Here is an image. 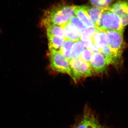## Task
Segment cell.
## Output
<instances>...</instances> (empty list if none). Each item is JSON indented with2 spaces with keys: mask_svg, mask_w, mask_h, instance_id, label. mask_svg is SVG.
I'll return each instance as SVG.
<instances>
[{
  "mask_svg": "<svg viewBox=\"0 0 128 128\" xmlns=\"http://www.w3.org/2000/svg\"><path fill=\"white\" fill-rule=\"evenodd\" d=\"M70 64L73 76V80L76 82L80 79L95 75L89 63L84 61L80 57L70 61Z\"/></svg>",
  "mask_w": 128,
  "mask_h": 128,
  "instance_id": "obj_4",
  "label": "cell"
},
{
  "mask_svg": "<svg viewBox=\"0 0 128 128\" xmlns=\"http://www.w3.org/2000/svg\"><path fill=\"white\" fill-rule=\"evenodd\" d=\"M74 42L66 39L60 48V52L67 60L70 61V54Z\"/></svg>",
  "mask_w": 128,
  "mask_h": 128,
  "instance_id": "obj_18",
  "label": "cell"
},
{
  "mask_svg": "<svg viewBox=\"0 0 128 128\" xmlns=\"http://www.w3.org/2000/svg\"><path fill=\"white\" fill-rule=\"evenodd\" d=\"M119 17L124 28L128 25V0H119L108 8Z\"/></svg>",
  "mask_w": 128,
  "mask_h": 128,
  "instance_id": "obj_6",
  "label": "cell"
},
{
  "mask_svg": "<svg viewBox=\"0 0 128 128\" xmlns=\"http://www.w3.org/2000/svg\"><path fill=\"white\" fill-rule=\"evenodd\" d=\"M49 57L50 66L53 70L59 73L68 74L73 80L70 62L63 56L60 51H49Z\"/></svg>",
  "mask_w": 128,
  "mask_h": 128,
  "instance_id": "obj_3",
  "label": "cell"
},
{
  "mask_svg": "<svg viewBox=\"0 0 128 128\" xmlns=\"http://www.w3.org/2000/svg\"><path fill=\"white\" fill-rule=\"evenodd\" d=\"M46 29L47 33L66 39L64 31L61 26L54 24H47L41 26Z\"/></svg>",
  "mask_w": 128,
  "mask_h": 128,
  "instance_id": "obj_16",
  "label": "cell"
},
{
  "mask_svg": "<svg viewBox=\"0 0 128 128\" xmlns=\"http://www.w3.org/2000/svg\"><path fill=\"white\" fill-rule=\"evenodd\" d=\"M76 6L63 2L51 6L44 11L41 26L50 24L62 26L75 16Z\"/></svg>",
  "mask_w": 128,
  "mask_h": 128,
  "instance_id": "obj_1",
  "label": "cell"
},
{
  "mask_svg": "<svg viewBox=\"0 0 128 128\" xmlns=\"http://www.w3.org/2000/svg\"><path fill=\"white\" fill-rule=\"evenodd\" d=\"M98 30L96 27L86 28L80 31V40L83 42L86 48L90 49L92 45V36Z\"/></svg>",
  "mask_w": 128,
  "mask_h": 128,
  "instance_id": "obj_12",
  "label": "cell"
},
{
  "mask_svg": "<svg viewBox=\"0 0 128 128\" xmlns=\"http://www.w3.org/2000/svg\"><path fill=\"white\" fill-rule=\"evenodd\" d=\"M100 53L105 57L108 64L116 65L120 63L122 60V56L118 55L112 51L108 46L100 49Z\"/></svg>",
  "mask_w": 128,
  "mask_h": 128,
  "instance_id": "obj_11",
  "label": "cell"
},
{
  "mask_svg": "<svg viewBox=\"0 0 128 128\" xmlns=\"http://www.w3.org/2000/svg\"><path fill=\"white\" fill-rule=\"evenodd\" d=\"M90 50L93 54L95 53L100 52V48L96 46L94 44H92V46Z\"/></svg>",
  "mask_w": 128,
  "mask_h": 128,
  "instance_id": "obj_22",
  "label": "cell"
},
{
  "mask_svg": "<svg viewBox=\"0 0 128 128\" xmlns=\"http://www.w3.org/2000/svg\"><path fill=\"white\" fill-rule=\"evenodd\" d=\"M92 43L99 48H102L108 46L109 38L105 32L98 30L92 36Z\"/></svg>",
  "mask_w": 128,
  "mask_h": 128,
  "instance_id": "obj_10",
  "label": "cell"
},
{
  "mask_svg": "<svg viewBox=\"0 0 128 128\" xmlns=\"http://www.w3.org/2000/svg\"><path fill=\"white\" fill-rule=\"evenodd\" d=\"M90 64L96 74L105 72L109 65L105 57L100 52L93 54Z\"/></svg>",
  "mask_w": 128,
  "mask_h": 128,
  "instance_id": "obj_7",
  "label": "cell"
},
{
  "mask_svg": "<svg viewBox=\"0 0 128 128\" xmlns=\"http://www.w3.org/2000/svg\"><path fill=\"white\" fill-rule=\"evenodd\" d=\"M48 40V47L49 51L54 50L60 51L65 39L47 33Z\"/></svg>",
  "mask_w": 128,
  "mask_h": 128,
  "instance_id": "obj_14",
  "label": "cell"
},
{
  "mask_svg": "<svg viewBox=\"0 0 128 128\" xmlns=\"http://www.w3.org/2000/svg\"><path fill=\"white\" fill-rule=\"evenodd\" d=\"M82 7L96 26L99 21L103 9L89 6H82Z\"/></svg>",
  "mask_w": 128,
  "mask_h": 128,
  "instance_id": "obj_15",
  "label": "cell"
},
{
  "mask_svg": "<svg viewBox=\"0 0 128 128\" xmlns=\"http://www.w3.org/2000/svg\"><path fill=\"white\" fill-rule=\"evenodd\" d=\"M69 22L77 28L80 31L87 28L82 24V22L76 16H73Z\"/></svg>",
  "mask_w": 128,
  "mask_h": 128,
  "instance_id": "obj_21",
  "label": "cell"
},
{
  "mask_svg": "<svg viewBox=\"0 0 128 128\" xmlns=\"http://www.w3.org/2000/svg\"><path fill=\"white\" fill-rule=\"evenodd\" d=\"M75 16L86 27H96V24L91 20L86 12L82 8V6H76Z\"/></svg>",
  "mask_w": 128,
  "mask_h": 128,
  "instance_id": "obj_13",
  "label": "cell"
},
{
  "mask_svg": "<svg viewBox=\"0 0 128 128\" xmlns=\"http://www.w3.org/2000/svg\"><path fill=\"white\" fill-rule=\"evenodd\" d=\"M108 36V46L112 51L118 55L122 56V54L127 46L124 39V32L117 31L105 32Z\"/></svg>",
  "mask_w": 128,
  "mask_h": 128,
  "instance_id": "obj_5",
  "label": "cell"
},
{
  "mask_svg": "<svg viewBox=\"0 0 128 128\" xmlns=\"http://www.w3.org/2000/svg\"><path fill=\"white\" fill-rule=\"evenodd\" d=\"M96 27L98 30L104 32L117 31L124 32V30L119 17L108 8L103 9Z\"/></svg>",
  "mask_w": 128,
  "mask_h": 128,
  "instance_id": "obj_2",
  "label": "cell"
},
{
  "mask_svg": "<svg viewBox=\"0 0 128 128\" xmlns=\"http://www.w3.org/2000/svg\"><path fill=\"white\" fill-rule=\"evenodd\" d=\"M85 48L84 44L81 40L75 42L70 52V60L80 58Z\"/></svg>",
  "mask_w": 128,
  "mask_h": 128,
  "instance_id": "obj_17",
  "label": "cell"
},
{
  "mask_svg": "<svg viewBox=\"0 0 128 128\" xmlns=\"http://www.w3.org/2000/svg\"></svg>",
  "mask_w": 128,
  "mask_h": 128,
  "instance_id": "obj_23",
  "label": "cell"
},
{
  "mask_svg": "<svg viewBox=\"0 0 128 128\" xmlns=\"http://www.w3.org/2000/svg\"><path fill=\"white\" fill-rule=\"evenodd\" d=\"M61 27L64 30L66 39L74 42L80 40V31L70 22L65 24Z\"/></svg>",
  "mask_w": 128,
  "mask_h": 128,
  "instance_id": "obj_9",
  "label": "cell"
},
{
  "mask_svg": "<svg viewBox=\"0 0 128 128\" xmlns=\"http://www.w3.org/2000/svg\"><path fill=\"white\" fill-rule=\"evenodd\" d=\"M76 128H100V126L90 111L86 109L82 120Z\"/></svg>",
  "mask_w": 128,
  "mask_h": 128,
  "instance_id": "obj_8",
  "label": "cell"
},
{
  "mask_svg": "<svg viewBox=\"0 0 128 128\" xmlns=\"http://www.w3.org/2000/svg\"><path fill=\"white\" fill-rule=\"evenodd\" d=\"M114 0H89L92 6L101 9L107 8Z\"/></svg>",
  "mask_w": 128,
  "mask_h": 128,
  "instance_id": "obj_19",
  "label": "cell"
},
{
  "mask_svg": "<svg viewBox=\"0 0 128 128\" xmlns=\"http://www.w3.org/2000/svg\"><path fill=\"white\" fill-rule=\"evenodd\" d=\"M93 54V53L90 49L86 48L82 51L80 57L84 61L90 64Z\"/></svg>",
  "mask_w": 128,
  "mask_h": 128,
  "instance_id": "obj_20",
  "label": "cell"
}]
</instances>
